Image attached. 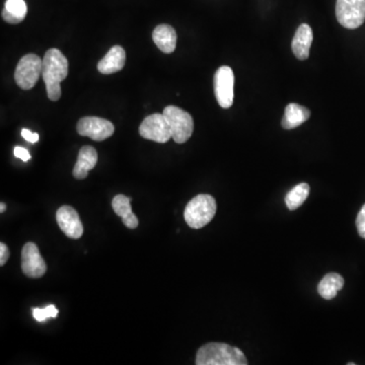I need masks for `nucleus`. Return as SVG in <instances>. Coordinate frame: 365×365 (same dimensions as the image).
Instances as JSON below:
<instances>
[{"label":"nucleus","instance_id":"9b49d317","mask_svg":"<svg viewBox=\"0 0 365 365\" xmlns=\"http://www.w3.org/2000/svg\"><path fill=\"white\" fill-rule=\"evenodd\" d=\"M60 229L72 240H79L83 235V225L76 210L72 206H61L56 213Z\"/></svg>","mask_w":365,"mask_h":365},{"label":"nucleus","instance_id":"1a4fd4ad","mask_svg":"<svg viewBox=\"0 0 365 365\" xmlns=\"http://www.w3.org/2000/svg\"><path fill=\"white\" fill-rule=\"evenodd\" d=\"M77 132L81 136H87L94 141H104L115 132L113 123L109 120L98 117H85L79 120Z\"/></svg>","mask_w":365,"mask_h":365},{"label":"nucleus","instance_id":"a878e982","mask_svg":"<svg viewBox=\"0 0 365 365\" xmlns=\"http://www.w3.org/2000/svg\"><path fill=\"white\" fill-rule=\"evenodd\" d=\"M6 204H4L3 202H2V203L0 204V212H1V213H3V212L6 211Z\"/></svg>","mask_w":365,"mask_h":365},{"label":"nucleus","instance_id":"f8f14e48","mask_svg":"<svg viewBox=\"0 0 365 365\" xmlns=\"http://www.w3.org/2000/svg\"><path fill=\"white\" fill-rule=\"evenodd\" d=\"M313 31L306 23H302L296 30L295 35L292 40L291 48L293 54L300 60L308 59L310 56L311 43H313Z\"/></svg>","mask_w":365,"mask_h":365},{"label":"nucleus","instance_id":"ddd939ff","mask_svg":"<svg viewBox=\"0 0 365 365\" xmlns=\"http://www.w3.org/2000/svg\"><path fill=\"white\" fill-rule=\"evenodd\" d=\"M98 163V152L92 146L85 145L81 148L77 156V162L73 169L75 179L83 180L89 176V171L96 167Z\"/></svg>","mask_w":365,"mask_h":365},{"label":"nucleus","instance_id":"7ed1b4c3","mask_svg":"<svg viewBox=\"0 0 365 365\" xmlns=\"http://www.w3.org/2000/svg\"><path fill=\"white\" fill-rule=\"evenodd\" d=\"M216 209V201L211 195H197L185 208V221L192 229H200L213 219Z\"/></svg>","mask_w":365,"mask_h":365},{"label":"nucleus","instance_id":"6ab92c4d","mask_svg":"<svg viewBox=\"0 0 365 365\" xmlns=\"http://www.w3.org/2000/svg\"><path fill=\"white\" fill-rule=\"evenodd\" d=\"M27 12L25 0H6L1 16L6 23L17 25L25 19Z\"/></svg>","mask_w":365,"mask_h":365},{"label":"nucleus","instance_id":"4be33fe9","mask_svg":"<svg viewBox=\"0 0 365 365\" xmlns=\"http://www.w3.org/2000/svg\"><path fill=\"white\" fill-rule=\"evenodd\" d=\"M356 227L360 237L365 238V204L356 218Z\"/></svg>","mask_w":365,"mask_h":365},{"label":"nucleus","instance_id":"20e7f679","mask_svg":"<svg viewBox=\"0 0 365 365\" xmlns=\"http://www.w3.org/2000/svg\"><path fill=\"white\" fill-rule=\"evenodd\" d=\"M163 114L171 128V138L179 145L187 143L194 130L192 116L185 110L176 106L165 107Z\"/></svg>","mask_w":365,"mask_h":365},{"label":"nucleus","instance_id":"f3484780","mask_svg":"<svg viewBox=\"0 0 365 365\" xmlns=\"http://www.w3.org/2000/svg\"><path fill=\"white\" fill-rule=\"evenodd\" d=\"M310 116V110L292 103V104L287 105L286 109H285L284 117L281 121V125L283 128L291 130V129L298 127L304 122L308 121Z\"/></svg>","mask_w":365,"mask_h":365},{"label":"nucleus","instance_id":"423d86ee","mask_svg":"<svg viewBox=\"0 0 365 365\" xmlns=\"http://www.w3.org/2000/svg\"><path fill=\"white\" fill-rule=\"evenodd\" d=\"M336 17L342 27L357 29L365 21V0H337Z\"/></svg>","mask_w":365,"mask_h":365},{"label":"nucleus","instance_id":"f03ea898","mask_svg":"<svg viewBox=\"0 0 365 365\" xmlns=\"http://www.w3.org/2000/svg\"><path fill=\"white\" fill-rule=\"evenodd\" d=\"M197 365H247L248 360L238 347L225 343H208L197 352Z\"/></svg>","mask_w":365,"mask_h":365},{"label":"nucleus","instance_id":"0eeeda50","mask_svg":"<svg viewBox=\"0 0 365 365\" xmlns=\"http://www.w3.org/2000/svg\"><path fill=\"white\" fill-rule=\"evenodd\" d=\"M235 75L229 66H221L214 75V92L219 106L229 109L233 106L235 92Z\"/></svg>","mask_w":365,"mask_h":365},{"label":"nucleus","instance_id":"dca6fc26","mask_svg":"<svg viewBox=\"0 0 365 365\" xmlns=\"http://www.w3.org/2000/svg\"><path fill=\"white\" fill-rule=\"evenodd\" d=\"M112 207L114 212L122 218L124 225L128 229H134L138 227L139 220L132 212L131 207V198L125 195H117L112 201Z\"/></svg>","mask_w":365,"mask_h":365},{"label":"nucleus","instance_id":"f257e3e1","mask_svg":"<svg viewBox=\"0 0 365 365\" xmlns=\"http://www.w3.org/2000/svg\"><path fill=\"white\" fill-rule=\"evenodd\" d=\"M68 60L58 49H49L43 58L42 76L46 85L47 96L52 102L61 98L60 83L67 77Z\"/></svg>","mask_w":365,"mask_h":365},{"label":"nucleus","instance_id":"aec40b11","mask_svg":"<svg viewBox=\"0 0 365 365\" xmlns=\"http://www.w3.org/2000/svg\"><path fill=\"white\" fill-rule=\"evenodd\" d=\"M310 186L306 182H300L294 187L285 197V203L289 210H295L304 203L310 195Z\"/></svg>","mask_w":365,"mask_h":365},{"label":"nucleus","instance_id":"39448f33","mask_svg":"<svg viewBox=\"0 0 365 365\" xmlns=\"http://www.w3.org/2000/svg\"><path fill=\"white\" fill-rule=\"evenodd\" d=\"M43 59L38 55L27 54L19 60L14 72L17 85L21 90L29 91L35 87L42 75Z\"/></svg>","mask_w":365,"mask_h":365},{"label":"nucleus","instance_id":"a211bd4d","mask_svg":"<svg viewBox=\"0 0 365 365\" xmlns=\"http://www.w3.org/2000/svg\"><path fill=\"white\" fill-rule=\"evenodd\" d=\"M343 286H344V278L340 274L328 273L319 283L317 291L325 300H332Z\"/></svg>","mask_w":365,"mask_h":365},{"label":"nucleus","instance_id":"2eb2a0df","mask_svg":"<svg viewBox=\"0 0 365 365\" xmlns=\"http://www.w3.org/2000/svg\"><path fill=\"white\" fill-rule=\"evenodd\" d=\"M152 40L162 52L171 54L177 46V33L169 25H160L154 29Z\"/></svg>","mask_w":365,"mask_h":365},{"label":"nucleus","instance_id":"6e6552de","mask_svg":"<svg viewBox=\"0 0 365 365\" xmlns=\"http://www.w3.org/2000/svg\"><path fill=\"white\" fill-rule=\"evenodd\" d=\"M139 133L143 138L154 143H165L171 138V128L164 114H152L146 117L139 127Z\"/></svg>","mask_w":365,"mask_h":365},{"label":"nucleus","instance_id":"393cba45","mask_svg":"<svg viewBox=\"0 0 365 365\" xmlns=\"http://www.w3.org/2000/svg\"><path fill=\"white\" fill-rule=\"evenodd\" d=\"M10 258V250L4 242L0 244V266H4Z\"/></svg>","mask_w":365,"mask_h":365},{"label":"nucleus","instance_id":"412c9836","mask_svg":"<svg viewBox=\"0 0 365 365\" xmlns=\"http://www.w3.org/2000/svg\"><path fill=\"white\" fill-rule=\"evenodd\" d=\"M33 311L34 317L38 322L46 321L49 317H56L59 313L53 304H50L45 309H34Z\"/></svg>","mask_w":365,"mask_h":365},{"label":"nucleus","instance_id":"9d476101","mask_svg":"<svg viewBox=\"0 0 365 365\" xmlns=\"http://www.w3.org/2000/svg\"><path fill=\"white\" fill-rule=\"evenodd\" d=\"M21 269L30 278H41L47 271L46 263L35 242H27L21 251Z\"/></svg>","mask_w":365,"mask_h":365},{"label":"nucleus","instance_id":"bb28decb","mask_svg":"<svg viewBox=\"0 0 365 365\" xmlns=\"http://www.w3.org/2000/svg\"><path fill=\"white\" fill-rule=\"evenodd\" d=\"M348 365H355V364H354V362H349V364H348Z\"/></svg>","mask_w":365,"mask_h":365},{"label":"nucleus","instance_id":"5701e85b","mask_svg":"<svg viewBox=\"0 0 365 365\" xmlns=\"http://www.w3.org/2000/svg\"><path fill=\"white\" fill-rule=\"evenodd\" d=\"M14 156L18 158H21L23 162H28L31 160V154L28 152L25 148L21 147V146H17L14 150Z\"/></svg>","mask_w":365,"mask_h":365},{"label":"nucleus","instance_id":"b1692460","mask_svg":"<svg viewBox=\"0 0 365 365\" xmlns=\"http://www.w3.org/2000/svg\"><path fill=\"white\" fill-rule=\"evenodd\" d=\"M21 136H23L25 140L29 141V143H36L39 141L38 133L32 132L29 129H23V130H21Z\"/></svg>","mask_w":365,"mask_h":365},{"label":"nucleus","instance_id":"4468645a","mask_svg":"<svg viewBox=\"0 0 365 365\" xmlns=\"http://www.w3.org/2000/svg\"><path fill=\"white\" fill-rule=\"evenodd\" d=\"M126 62L125 50L121 46H114L98 62V70L102 74H113L123 70Z\"/></svg>","mask_w":365,"mask_h":365}]
</instances>
